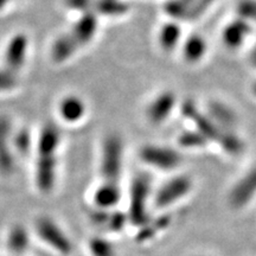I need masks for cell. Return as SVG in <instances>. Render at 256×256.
Instances as JSON below:
<instances>
[{
  "label": "cell",
  "instance_id": "obj_1",
  "mask_svg": "<svg viewBox=\"0 0 256 256\" xmlns=\"http://www.w3.org/2000/svg\"><path fill=\"white\" fill-rule=\"evenodd\" d=\"M150 194H151V179L147 174L136 176L130 185L128 220L139 228L146 226L151 220L147 210Z\"/></svg>",
  "mask_w": 256,
  "mask_h": 256
},
{
  "label": "cell",
  "instance_id": "obj_2",
  "mask_svg": "<svg viewBox=\"0 0 256 256\" xmlns=\"http://www.w3.org/2000/svg\"><path fill=\"white\" fill-rule=\"evenodd\" d=\"M124 144L118 134H110L104 138L101 147L100 172L104 182L119 183L122 171Z\"/></svg>",
  "mask_w": 256,
  "mask_h": 256
},
{
  "label": "cell",
  "instance_id": "obj_3",
  "mask_svg": "<svg viewBox=\"0 0 256 256\" xmlns=\"http://www.w3.org/2000/svg\"><path fill=\"white\" fill-rule=\"evenodd\" d=\"M34 230L38 238L55 252L62 255H69L72 252V243L68 235L54 220L40 217L34 224Z\"/></svg>",
  "mask_w": 256,
  "mask_h": 256
},
{
  "label": "cell",
  "instance_id": "obj_4",
  "mask_svg": "<svg viewBox=\"0 0 256 256\" xmlns=\"http://www.w3.org/2000/svg\"><path fill=\"white\" fill-rule=\"evenodd\" d=\"M140 159L151 168L171 171L177 168L182 162V156L177 150L162 145H145L140 148Z\"/></svg>",
  "mask_w": 256,
  "mask_h": 256
},
{
  "label": "cell",
  "instance_id": "obj_5",
  "mask_svg": "<svg viewBox=\"0 0 256 256\" xmlns=\"http://www.w3.org/2000/svg\"><path fill=\"white\" fill-rule=\"evenodd\" d=\"M192 188V180L185 174H178L168 179L166 183L160 186L154 196V203L158 208L165 209L170 206H174L190 194Z\"/></svg>",
  "mask_w": 256,
  "mask_h": 256
},
{
  "label": "cell",
  "instance_id": "obj_6",
  "mask_svg": "<svg viewBox=\"0 0 256 256\" xmlns=\"http://www.w3.org/2000/svg\"><path fill=\"white\" fill-rule=\"evenodd\" d=\"M177 95L172 90H162L156 95L146 108V116L151 124H162L177 107Z\"/></svg>",
  "mask_w": 256,
  "mask_h": 256
},
{
  "label": "cell",
  "instance_id": "obj_7",
  "mask_svg": "<svg viewBox=\"0 0 256 256\" xmlns=\"http://www.w3.org/2000/svg\"><path fill=\"white\" fill-rule=\"evenodd\" d=\"M57 164V154H37L34 162V182L38 190L43 194H50L55 188Z\"/></svg>",
  "mask_w": 256,
  "mask_h": 256
},
{
  "label": "cell",
  "instance_id": "obj_8",
  "mask_svg": "<svg viewBox=\"0 0 256 256\" xmlns=\"http://www.w3.org/2000/svg\"><path fill=\"white\" fill-rule=\"evenodd\" d=\"M252 31V25L250 23L236 17L224 25L220 32V40L226 49L236 51L244 46Z\"/></svg>",
  "mask_w": 256,
  "mask_h": 256
},
{
  "label": "cell",
  "instance_id": "obj_9",
  "mask_svg": "<svg viewBox=\"0 0 256 256\" xmlns=\"http://www.w3.org/2000/svg\"><path fill=\"white\" fill-rule=\"evenodd\" d=\"M256 196V166L249 170L234 185L229 194L230 204L234 208H243Z\"/></svg>",
  "mask_w": 256,
  "mask_h": 256
},
{
  "label": "cell",
  "instance_id": "obj_10",
  "mask_svg": "<svg viewBox=\"0 0 256 256\" xmlns=\"http://www.w3.org/2000/svg\"><path fill=\"white\" fill-rule=\"evenodd\" d=\"M28 52V40L23 34H16L8 40L5 49V68L17 72L23 68Z\"/></svg>",
  "mask_w": 256,
  "mask_h": 256
},
{
  "label": "cell",
  "instance_id": "obj_11",
  "mask_svg": "<svg viewBox=\"0 0 256 256\" xmlns=\"http://www.w3.org/2000/svg\"><path fill=\"white\" fill-rule=\"evenodd\" d=\"M14 165L11 124L6 116H0V174L5 176L12 174Z\"/></svg>",
  "mask_w": 256,
  "mask_h": 256
},
{
  "label": "cell",
  "instance_id": "obj_12",
  "mask_svg": "<svg viewBox=\"0 0 256 256\" xmlns=\"http://www.w3.org/2000/svg\"><path fill=\"white\" fill-rule=\"evenodd\" d=\"M98 28V16L94 11H88L81 14L76 19L75 23L72 24V30H70V34L74 37V40L78 42V46L82 48L88 46L94 40Z\"/></svg>",
  "mask_w": 256,
  "mask_h": 256
},
{
  "label": "cell",
  "instance_id": "obj_13",
  "mask_svg": "<svg viewBox=\"0 0 256 256\" xmlns=\"http://www.w3.org/2000/svg\"><path fill=\"white\" fill-rule=\"evenodd\" d=\"M60 142H62V132L60 127L52 122L44 124L37 138L36 153L37 154H57Z\"/></svg>",
  "mask_w": 256,
  "mask_h": 256
},
{
  "label": "cell",
  "instance_id": "obj_14",
  "mask_svg": "<svg viewBox=\"0 0 256 256\" xmlns=\"http://www.w3.org/2000/svg\"><path fill=\"white\" fill-rule=\"evenodd\" d=\"M208 42L206 38L198 34H192L182 42L180 52L183 60L188 64H198L206 56Z\"/></svg>",
  "mask_w": 256,
  "mask_h": 256
},
{
  "label": "cell",
  "instance_id": "obj_15",
  "mask_svg": "<svg viewBox=\"0 0 256 256\" xmlns=\"http://www.w3.org/2000/svg\"><path fill=\"white\" fill-rule=\"evenodd\" d=\"M156 40H158L159 48L164 52H174V50L180 48L182 42H183V31H182L180 23L170 19L160 26Z\"/></svg>",
  "mask_w": 256,
  "mask_h": 256
},
{
  "label": "cell",
  "instance_id": "obj_16",
  "mask_svg": "<svg viewBox=\"0 0 256 256\" xmlns=\"http://www.w3.org/2000/svg\"><path fill=\"white\" fill-rule=\"evenodd\" d=\"M58 113L64 122L78 124L86 116L87 106L80 96L66 95L60 101Z\"/></svg>",
  "mask_w": 256,
  "mask_h": 256
},
{
  "label": "cell",
  "instance_id": "obj_17",
  "mask_svg": "<svg viewBox=\"0 0 256 256\" xmlns=\"http://www.w3.org/2000/svg\"><path fill=\"white\" fill-rule=\"evenodd\" d=\"M121 192L118 183L113 182H102L101 185L96 188L94 192V200L96 209L110 210L118 206L120 202Z\"/></svg>",
  "mask_w": 256,
  "mask_h": 256
},
{
  "label": "cell",
  "instance_id": "obj_18",
  "mask_svg": "<svg viewBox=\"0 0 256 256\" xmlns=\"http://www.w3.org/2000/svg\"><path fill=\"white\" fill-rule=\"evenodd\" d=\"M206 113L222 130H234L238 124V115L228 104L218 100H211L206 106Z\"/></svg>",
  "mask_w": 256,
  "mask_h": 256
},
{
  "label": "cell",
  "instance_id": "obj_19",
  "mask_svg": "<svg viewBox=\"0 0 256 256\" xmlns=\"http://www.w3.org/2000/svg\"><path fill=\"white\" fill-rule=\"evenodd\" d=\"M80 49L78 42L68 34H63L58 36L51 46V57L56 63H63L75 55Z\"/></svg>",
  "mask_w": 256,
  "mask_h": 256
},
{
  "label": "cell",
  "instance_id": "obj_20",
  "mask_svg": "<svg viewBox=\"0 0 256 256\" xmlns=\"http://www.w3.org/2000/svg\"><path fill=\"white\" fill-rule=\"evenodd\" d=\"M30 244L28 230L23 226H14L8 234L6 238V246L8 249L14 255H20L28 250Z\"/></svg>",
  "mask_w": 256,
  "mask_h": 256
},
{
  "label": "cell",
  "instance_id": "obj_21",
  "mask_svg": "<svg viewBox=\"0 0 256 256\" xmlns=\"http://www.w3.org/2000/svg\"><path fill=\"white\" fill-rule=\"evenodd\" d=\"M216 144L229 156H240L244 151V142L235 130H224Z\"/></svg>",
  "mask_w": 256,
  "mask_h": 256
},
{
  "label": "cell",
  "instance_id": "obj_22",
  "mask_svg": "<svg viewBox=\"0 0 256 256\" xmlns=\"http://www.w3.org/2000/svg\"><path fill=\"white\" fill-rule=\"evenodd\" d=\"M164 12L171 20L191 22V2L188 0H166Z\"/></svg>",
  "mask_w": 256,
  "mask_h": 256
},
{
  "label": "cell",
  "instance_id": "obj_23",
  "mask_svg": "<svg viewBox=\"0 0 256 256\" xmlns=\"http://www.w3.org/2000/svg\"><path fill=\"white\" fill-rule=\"evenodd\" d=\"M177 142L182 148L186 150H200L210 144V140L204 134H202L200 130H197L196 128L180 132V134L178 136Z\"/></svg>",
  "mask_w": 256,
  "mask_h": 256
},
{
  "label": "cell",
  "instance_id": "obj_24",
  "mask_svg": "<svg viewBox=\"0 0 256 256\" xmlns=\"http://www.w3.org/2000/svg\"><path fill=\"white\" fill-rule=\"evenodd\" d=\"M92 11L107 17H119L128 11V5L124 0H94Z\"/></svg>",
  "mask_w": 256,
  "mask_h": 256
},
{
  "label": "cell",
  "instance_id": "obj_25",
  "mask_svg": "<svg viewBox=\"0 0 256 256\" xmlns=\"http://www.w3.org/2000/svg\"><path fill=\"white\" fill-rule=\"evenodd\" d=\"M34 142H32L31 134L28 130H18L14 136H12V147L14 151L17 152L20 156H26L30 153Z\"/></svg>",
  "mask_w": 256,
  "mask_h": 256
},
{
  "label": "cell",
  "instance_id": "obj_26",
  "mask_svg": "<svg viewBox=\"0 0 256 256\" xmlns=\"http://www.w3.org/2000/svg\"><path fill=\"white\" fill-rule=\"evenodd\" d=\"M170 220H171V218L166 216L159 217V218L154 220L151 218V220H150L146 226L140 228V232L138 234V238L142 242L147 241V240H150L152 236H154L156 232H160V230L164 229L165 226H168L170 224Z\"/></svg>",
  "mask_w": 256,
  "mask_h": 256
},
{
  "label": "cell",
  "instance_id": "obj_27",
  "mask_svg": "<svg viewBox=\"0 0 256 256\" xmlns=\"http://www.w3.org/2000/svg\"><path fill=\"white\" fill-rule=\"evenodd\" d=\"M89 252L92 256H116L113 243L104 238H92L89 241Z\"/></svg>",
  "mask_w": 256,
  "mask_h": 256
},
{
  "label": "cell",
  "instance_id": "obj_28",
  "mask_svg": "<svg viewBox=\"0 0 256 256\" xmlns=\"http://www.w3.org/2000/svg\"><path fill=\"white\" fill-rule=\"evenodd\" d=\"M236 17L252 25L256 23V0H238L236 2Z\"/></svg>",
  "mask_w": 256,
  "mask_h": 256
},
{
  "label": "cell",
  "instance_id": "obj_29",
  "mask_svg": "<svg viewBox=\"0 0 256 256\" xmlns=\"http://www.w3.org/2000/svg\"><path fill=\"white\" fill-rule=\"evenodd\" d=\"M216 0H192L191 2V22L200 18L211 6L215 4Z\"/></svg>",
  "mask_w": 256,
  "mask_h": 256
},
{
  "label": "cell",
  "instance_id": "obj_30",
  "mask_svg": "<svg viewBox=\"0 0 256 256\" xmlns=\"http://www.w3.org/2000/svg\"><path fill=\"white\" fill-rule=\"evenodd\" d=\"M17 84V78H16V72L11 70L0 69V92H8L14 89Z\"/></svg>",
  "mask_w": 256,
  "mask_h": 256
},
{
  "label": "cell",
  "instance_id": "obj_31",
  "mask_svg": "<svg viewBox=\"0 0 256 256\" xmlns=\"http://www.w3.org/2000/svg\"><path fill=\"white\" fill-rule=\"evenodd\" d=\"M64 4L70 11L84 14V12L92 11L94 0H64Z\"/></svg>",
  "mask_w": 256,
  "mask_h": 256
},
{
  "label": "cell",
  "instance_id": "obj_32",
  "mask_svg": "<svg viewBox=\"0 0 256 256\" xmlns=\"http://www.w3.org/2000/svg\"><path fill=\"white\" fill-rule=\"evenodd\" d=\"M128 217L122 215L121 212H110V220H108L107 224V229L114 232H120V230L124 229Z\"/></svg>",
  "mask_w": 256,
  "mask_h": 256
},
{
  "label": "cell",
  "instance_id": "obj_33",
  "mask_svg": "<svg viewBox=\"0 0 256 256\" xmlns=\"http://www.w3.org/2000/svg\"><path fill=\"white\" fill-rule=\"evenodd\" d=\"M249 63H250L252 68L256 69V43L252 48L250 52H249Z\"/></svg>",
  "mask_w": 256,
  "mask_h": 256
},
{
  "label": "cell",
  "instance_id": "obj_34",
  "mask_svg": "<svg viewBox=\"0 0 256 256\" xmlns=\"http://www.w3.org/2000/svg\"><path fill=\"white\" fill-rule=\"evenodd\" d=\"M252 96H254V98H256V81L252 83Z\"/></svg>",
  "mask_w": 256,
  "mask_h": 256
},
{
  "label": "cell",
  "instance_id": "obj_35",
  "mask_svg": "<svg viewBox=\"0 0 256 256\" xmlns=\"http://www.w3.org/2000/svg\"><path fill=\"white\" fill-rule=\"evenodd\" d=\"M8 2V0H0V11L5 8Z\"/></svg>",
  "mask_w": 256,
  "mask_h": 256
},
{
  "label": "cell",
  "instance_id": "obj_36",
  "mask_svg": "<svg viewBox=\"0 0 256 256\" xmlns=\"http://www.w3.org/2000/svg\"><path fill=\"white\" fill-rule=\"evenodd\" d=\"M188 2H192V0H188Z\"/></svg>",
  "mask_w": 256,
  "mask_h": 256
},
{
  "label": "cell",
  "instance_id": "obj_37",
  "mask_svg": "<svg viewBox=\"0 0 256 256\" xmlns=\"http://www.w3.org/2000/svg\"><path fill=\"white\" fill-rule=\"evenodd\" d=\"M8 2H10V0H8Z\"/></svg>",
  "mask_w": 256,
  "mask_h": 256
}]
</instances>
